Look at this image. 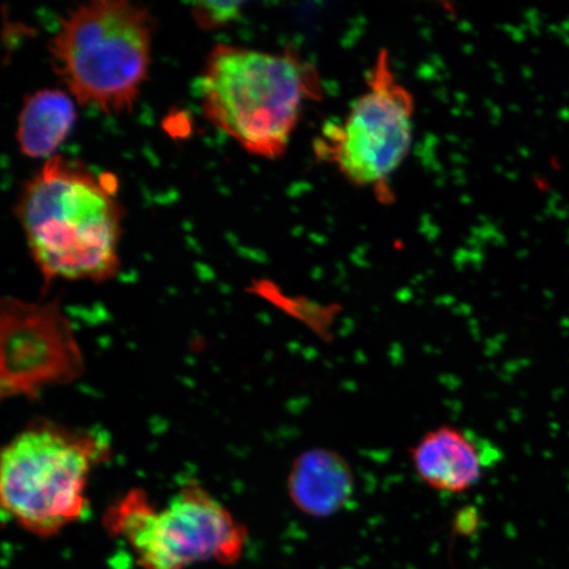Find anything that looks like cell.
Returning a JSON list of instances; mask_svg holds the SVG:
<instances>
[{
	"instance_id": "obj_1",
	"label": "cell",
	"mask_w": 569,
	"mask_h": 569,
	"mask_svg": "<svg viewBox=\"0 0 569 569\" xmlns=\"http://www.w3.org/2000/svg\"><path fill=\"white\" fill-rule=\"evenodd\" d=\"M16 212L46 284L117 276L124 212L116 178L53 156L26 182Z\"/></svg>"
},
{
	"instance_id": "obj_2",
	"label": "cell",
	"mask_w": 569,
	"mask_h": 569,
	"mask_svg": "<svg viewBox=\"0 0 569 569\" xmlns=\"http://www.w3.org/2000/svg\"><path fill=\"white\" fill-rule=\"evenodd\" d=\"M315 68L295 52L217 46L201 78L202 109L248 153L274 160L287 151L306 102L320 96Z\"/></svg>"
},
{
	"instance_id": "obj_3",
	"label": "cell",
	"mask_w": 569,
	"mask_h": 569,
	"mask_svg": "<svg viewBox=\"0 0 569 569\" xmlns=\"http://www.w3.org/2000/svg\"><path fill=\"white\" fill-rule=\"evenodd\" d=\"M102 433L38 422L3 448L0 500L13 522L49 538L87 516L92 471L110 457Z\"/></svg>"
},
{
	"instance_id": "obj_4",
	"label": "cell",
	"mask_w": 569,
	"mask_h": 569,
	"mask_svg": "<svg viewBox=\"0 0 569 569\" xmlns=\"http://www.w3.org/2000/svg\"><path fill=\"white\" fill-rule=\"evenodd\" d=\"M154 20L146 7L97 0L61 20L49 42L57 74L78 104L131 111L151 67Z\"/></svg>"
},
{
	"instance_id": "obj_5",
	"label": "cell",
	"mask_w": 569,
	"mask_h": 569,
	"mask_svg": "<svg viewBox=\"0 0 569 569\" xmlns=\"http://www.w3.org/2000/svg\"><path fill=\"white\" fill-rule=\"evenodd\" d=\"M104 528L123 538L141 569H187L243 557L248 531L218 498L189 481L163 507L142 489H131L107 509Z\"/></svg>"
},
{
	"instance_id": "obj_6",
	"label": "cell",
	"mask_w": 569,
	"mask_h": 569,
	"mask_svg": "<svg viewBox=\"0 0 569 569\" xmlns=\"http://www.w3.org/2000/svg\"><path fill=\"white\" fill-rule=\"evenodd\" d=\"M415 132V101L398 81L387 51L377 54L367 88L346 118L323 128L320 159L358 188L388 194L389 180L407 160Z\"/></svg>"
},
{
	"instance_id": "obj_7",
	"label": "cell",
	"mask_w": 569,
	"mask_h": 569,
	"mask_svg": "<svg viewBox=\"0 0 569 569\" xmlns=\"http://www.w3.org/2000/svg\"><path fill=\"white\" fill-rule=\"evenodd\" d=\"M2 327L4 395H33L81 371L80 348L59 305L6 298Z\"/></svg>"
},
{
	"instance_id": "obj_8",
	"label": "cell",
	"mask_w": 569,
	"mask_h": 569,
	"mask_svg": "<svg viewBox=\"0 0 569 569\" xmlns=\"http://www.w3.org/2000/svg\"><path fill=\"white\" fill-rule=\"evenodd\" d=\"M409 457L423 486L437 493L459 496L479 486L501 452L478 432L443 425L423 433Z\"/></svg>"
},
{
	"instance_id": "obj_9",
	"label": "cell",
	"mask_w": 569,
	"mask_h": 569,
	"mask_svg": "<svg viewBox=\"0 0 569 569\" xmlns=\"http://www.w3.org/2000/svg\"><path fill=\"white\" fill-rule=\"evenodd\" d=\"M288 495L305 516H337L350 507L356 496L353 469L343 455L330 448H311L291 466Z\"/></svg>"
},
{
	"instance_id": "obj_10",
	"label": "cell",
	"mask_w": 569,
	"mask_h": 569,
	"mask_svg": "<svg viewBox=\"0 0 569 569\" xmlns=\"http://www.w3.org/2000/svg\"><path fill=\"white\" fill-rule=\"evenodd\" d=\"M74 99L68 92L44 89L24 99L18 118L17 141L21 153L31 159H51L73 130Z\"/></svg>"
},
{
	"instance_id": "obj_11",
	"label": "cell",
	"mask_w": 569,
	"mask_h": 569,
	"mask_svg": "<svg viewBox=\"0 0 569 569\" xmlns=\"http://www.w3.org/2000/svg\"><path fill=\"white\" fill-rule=\"evenodd\" d=\"M243 12L240 2H198L191 4V18L204 31L217 30L238 20Z\"/></svg>"
}]
</instances>
